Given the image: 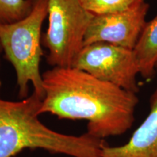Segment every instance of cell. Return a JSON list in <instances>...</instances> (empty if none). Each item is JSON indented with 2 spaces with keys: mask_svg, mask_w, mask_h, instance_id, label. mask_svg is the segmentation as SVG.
<instances>
[{
  "mask_svg": "<svg viewBox=\"0 0 157 157\" xmlns=\"http://www.w3.org/2000/svg\"><path fill=\"white\" fill-rule=\"evenodd\" d=\"M143 1L145 0H79L82 7L93 15L126 10Z\"/></svg>",
  "mask_w": 157,
  "mask_h": 157,
  "instance_id": "obj_9",
  "label": "cell"
},
{
  "mask_svg": "<svg viewBox=\"0 0 157 157\" xmlns=\"http://www.w3.org/2000/svg\"><path fill=\"white\" fill-rule=\"evenodd\" d=\"M139 74L145 79H152L156 73L157 15L146 21L133 49Z\"/></svg>",
  "mask_w": 157,
  "mask_h": 157,
  "instance_id": "obj_8",
  "label": "cell"
},
{
  "mask_svg": "<svg viewBox=\"0 0 157 157\" xmlns=\"http://www.w3.org/2000/svg\"><path fill=\"white\" fill-rule=\"evenodd\" d=\"M49 0H33L31 13L24 18L9 24H0V46L5 58L15 71L20 98L28 97L29 84L34 92L44 98L42 74L43 56L41 31L48 15Z\"/></svg>",
  "mask_w": 157,
  "mask_h": 157,
  "instance_id": "obj_3",
  "label": "cell"
},
{
  "mask_svg": "<svg viewBox=\"0 0 157 157\" xmlns=\"http://www.w3.org/2000/svg\"><path fill=\"white\" fill-rule=\"evenodd\" d=\"M33 0H0V24H9L24 18L31 13Z\"/></svg>",
  "mask_w": 157,
  "mask_h": 157,
  "instance_id": "obj_10",
  "label": "cell"
},
{
  "mask_svg": "<svg viewBox=\"0 0 157 157\" xmlns=\"http://www.w3.org/2000/svg\"><path fill=\"white\" fill-rule=\"evenodd\" d=\"M156 71H157V63H156Z\"/></svg>",
  "mask_w": 157,
  "mask_h": 157,
  "instance_id": "obj_11",
  "label": "cell"
},
{
  "mask_svg": "<svg viewBox=\"0 0 157 157\" xmlns=\"http://www.w3.org/2000/svg\"><path fill=\"white\" fill-rule=\"evenodd\" d=\"M42 79L39 115L87 120V133L100 139L123 135L132 127L137 94L73 67H53L42 74Z\"/></svg>",
  "mask_w": 157,
  "mask_h": 157,
  "instance_id": "obj_1",
  "label": "cell"
},
{
  "mask_svg": "<svg viewBox=\"0 0 157 157\" xmlns=\"http://www.w3.org/2000/svg\"><path fill=\"white\" fill-rule=\"evenodd\" d=\"M43 99L36 93L21 101L0 99V157H13L25 148H41L71 157H101L106 145L85 133L65 135L39 120Z\"/></svg>",
  "mask_w": 157,
  "mask_h": 157,
  "instance_id": "obj_2",
  "label": "cell"
},
{
  "mask_svg": "<svg viewBox=\"0 0 157 157\" xmlns=\"http://www.w3.org/2000/svg\"><path fill=\"white\" fill-rule=\"evenodd\" d=\"M72 67L131 93L140 91L137 82L139 71L132 50L109 43H93L82 48Z\"/></svg>",
  "mask_w": 157,
  "mask_h": 157,
  "instance_id": "obj_5",
  "label": "cell"
},
{
  "mask_svg": "<svg viewBox=\"0 0 157 157\" xmlns=\"http://www.w3.org/2000/svg\"><path fill=\"white\" fill-rule=\"evenodd\" d=\"M48 28L42 39L48 49L47 61L53 67L71 68L84 48V40L94 15L79 0H49Z\"/></svg>",
  "mask_w": 157,
  "mask_h": 157,
  "instance_id": "obj_4",
  "label": "cell"
},
{
  "mask_svg": "<svg viewBox=\"0 0 157 157\" xmlns=\"http://www.w3.org/2000/svg\"><path fill=\"white\" fill-rule=\"evenodd\" d=\"M149 5L143 1L126 10L94 15L84 40V47L105 42L133 50L146 24Z\"/></svg>",
  "mask_w": 157,
  "mask_h": 157,
  "instance_id": "obj_6",
  "label": "cell"
},
{
  "mask_svg": "<svg viewBox=\"0 0 157 157\" xmlns=\"http://www.w3.org/2000/svg\"><path fill=\"white\" fill-rule=\"evenodd\" d=\"M150 111L126 144L103 148L101 157H157V82L151 95Z\"/></svg>",
  "mask_w": 157,
  "mask_h": 157,
  "instance_id": "obj_7",
  "label": "cell"
}]
</instances>
